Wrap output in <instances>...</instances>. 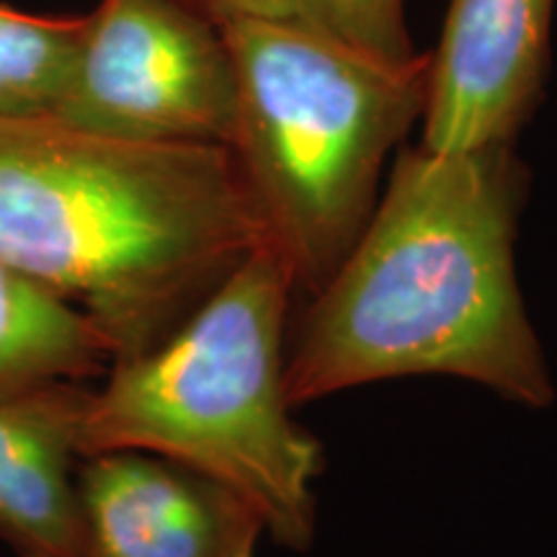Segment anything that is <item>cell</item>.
<instances>
[{"label":"cell","instance_id":"6da1fadb","mask_svg":"<svg viewBox=\"0 0 557 557\" xmlns=\"http://www.w3.org/2000/svg\"><path fill=\"white\" fill-rule=\"evenodd\" d=\"M527 191L513 143L403 152L287 348L292 406L434 374L547 408L553 377L513 259Z\"/></svg>","mask_w":557,"mask_h":557},{"label":"cell","instance_id":"7a4b0ae2","mask_svg":"<svg viewBox=\"0 0 557 557\" xmlns=\"http://www.w3.org/2000/svg\"><path fill=\"white\" fill-rule=\"evenodd\" d=\"M263 243L225 145L0 116V263L81 310L109 364L160 344Z\"/></svg>","mask_w":557,"mask_h":557},{"label":"cell","instance_id":"3957f363","mask_svg":"<svg viewBox=\"0 0 557 557\" xmlns=\"http://www.w3.org/2000/svg\"><path fill=\"white\" fill-rule=\"evenodd\" d=\"M269 243L243 259L191 315L139 357L111 361L78 413L81 459L111 449L160 455L233 487L267 534L315 542L323 451L292 418L287 320L295 295Z\"/></svg>","mask_w":557,"mask_h":557},{"label":"cell","instance_id":"277c9868","mask_svg":"<svg viewBox=\"0 0 557 557\" xmlns=\"http://www.w3.org/2000/svg\"><path fill=\"white\" fill-rule=\"evenodd\" d=\"M235 67L230 152L267 243L312 295L359 238L429 99L431 54L385 62L274 16H218Z\"/></svg>","mask_w":557,"mask_h":557},{"label":"cell","instance_id":"5b68a950","mask_svg":"<svg viewBox=\"0 0 557 557\" xmlns=\"http://www.w3.org/2000/svg\"><path fill=\"white\" fill-rule=\"evenodd\" d=\"M235 67L218 18L181 0H101L52 120L132 143L230 145Z\"/></svg>","mask_w":557,"mask_h":557},{"label":"cell","instance_id":"8992f818","mask_svg":"<svg viewBox=\"0 0 557 557\" xmlns=\"http://www.w3.org/2000/svg\"><path fill=\"white\" fill-rule=\"evenodd\" d=\"M555 0H451L421 145L465 152L508 145L537 109L549 70Z\"/></svg>","mask_w":557,"mask_h":557},{"label":"cell","instance_id":"52a82bcc","mask_svg":"<svg viewBox=\"0 0 557 557\" xmlns=\"http://www.w3.org/2000/svg\"><path fill=\"white\" fill-rule=\"evenodd\" d=\"M86 557H256L261 513L233 487L160 455L83 457Z\"/></svg>","mask_w":557,"mask_h":557},{"label":"cell","instance_id":"ba28073f","mask_svg":"<svg viewBox=\"0 0 557 557\" xmlns=\"http://www.w3.org/2000/svg\"><path fill=\"white\" fill-rule=\"evenodd\" d=\"M86 387L58 382L0 400V542L16 557H86L78 413Z\"/></svg>","mask_w":557,"mask_h":557},{"label":"cell","instance_id":"9c48e42d","mask_svg":"<svg viewBox=\"0 0 557 557\" xmlns=\"http://www.w3.org/2000/svg\"><path fill=\"white\" fill-rule=\"evenodd\" d=\"M109 351L88 318L0 263V400L81 382Z\"/></svg>","mask_w":557,"mask_h":557},{"label":"cell","instance_id":"30bf717a","mask_svg":"<svg viewBox=\"0 0 557 557\" xmlns=\"http://www.w3.org/2000/svg\"><path fill=\"white\" fill-rule=\"evenodd\" d=\"M86 16H37L0 5V116H54L78 62Z\"/></svg>","mask_w":557,"mask_h":557},{"label":"cell","instance_id":"8fae6325","mask_svg":"<svg viewBox=\"0 0 557 557\" xmlns=\"http://www.w3.org/2000/svg\"><path fill=\"white\" fill-rule=\"evenodd\" d=\"M276 18L385 62L416 58L403 0H274Z\"/></svg>","mask_w":557,"mask_h":557},{"label":"cell","instance_id":"7c38bea8","mask_svg":"<svg viewBox=\"0 0 557 557\" xmlns=\"http://www.w3.org/2000/svg\"><path fill=\"white\" fill-rule=\"evenodd\" d=\"M207 13L218 16H274V0H199Z\"/></svg>","mask_w":557,"mask_h":557}]
</instances>
